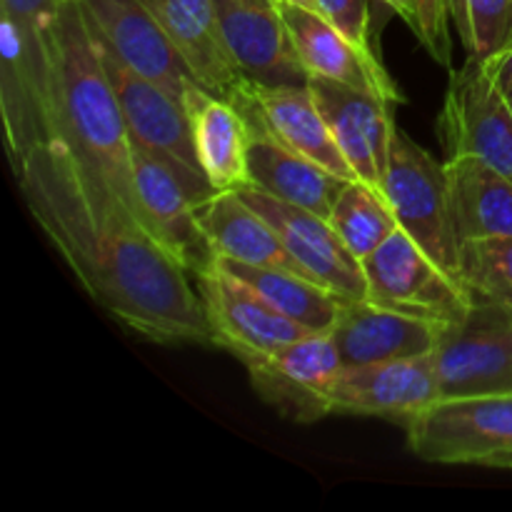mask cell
Instances as JSON below:
<instances>
[{
    "instance_id": "cell-1",
    "label": "cell",
    "mask_w": 512,
    "mask_h": 512,
    "mask_svg": "<svg viewBox=\"0 0 512 512\" xmlns=\"http://www.w3.org/2000/svg\"><path fill=\"white\" fill-rule=\"evenodd\" d=\"M13 173L38 228L98 308L153 343L213 345L188 270L78 155L40 145Z\"/></svg>"
},
{
    "instance_id": "cell-2",
    "label": "cell",
    "mask_w": 512,
    "mask_h": 512,
    "mask_svg": "<svg viewBox=\"0 0 512 512\" xmlns=\"http://www.w3.org/2000/svg\"><path fill=\"white\" fill-rule=\"evenodd\" d=\"M55 95L60 135L95 175L138 215L133 190V143L115 90L103 68L98 38L83 3L68 0L55 25Z\"/></svg>"
},
{
    "instance_id": "cell-3",
    "label": "cell",
    "mask_w": 512,
    "mask_h": 512,
    "mask_svg": "<svg viewBox=\"0 0 512 512\" xmlns=\"http://www.w3.org/2000/svg\"><path fill=\"white\" fill-rule=\"evenodd\" d=\"M68 0H0V113L10 165L63 143L55 95V25Z\"/></svg>"
},
{
    "instance_id": "cell-4",
    "label": "cell",
    "mask_w": 512,
    "mask_h": 512,
    "mask_svg": "<svg viewBox=\"0 0 512 512\" xmlns=\"http://www.w3.org/2000/svg\"><path fill=\"white\" fill-rule=\"evenodd\" d=\"M98 50L110 85L115 90V98H118L120 110H123L130 140L143 145L148 153H153L163 163H168L178 173V178L183 180L195 203L200 205L213 198L218 190L210 185L208 175L200 165L193 140V125H190V115L185 110L183 100L175 98L170 90H165L155 80L135 73L100 38Z\"/></svg>"
},
{
    "instance_id": "cell-5",
    "label": "cell",
    "mask_w": 512,
    "mask_h": 512,
    "mask_svg": "<svg viewBox=\"0 0 512 512\" xmlns=\"http://www.w3.org/2000/svg\"><path fill=\"white\" fill-rule=\"evenodd\" d=\"M383 193L400 230L428 250L445 270L458 275L463 240L455 225L448 170L400 128L393 133Z\"/></svg>"
},
{
    "instance_id": "cell-6",
    "label": "cell",
    "mask_w": 512,
    "mask_h": 512,
    "mask_svg": "<svg viewBox=\"0 0 512 512\" xmlns=\"http://www.w3.org/2000/svg\"><path fill=\"white\" fill-rule=\"evenodd\" d=\"M405 433L425 463L512 470V393L443 398Z\"/></svg>"
},
{
    "instance_id": "cell-7",
    "label": "cell",
    "mask_w": 512,
    "mask_h": 512,
    "mask_svg": "<svg viewBox=\"0 0 512 512\" xmlns=\"http://www.w3.org/2000/svg\"><path fill=\"white\" fill-rule=\"evenodd\" d=\"M360 263L368 298L385 308L450 325L463 320L475 305L468 285L400 228Z\"/></svg>"
},
{
    "instance_id": "cell-8",
    "label": "cell",
    "mask_w": 512,
    "mask_h": 512,
    "mask_svg": "<svg viewBox=\"0 0 512 512\" xmlns=\"http://www.w3.org/2000/svg\"><path fill=\"white\" fill-rule=\"evenodd\" d=\"M433 360L443 398L512 393V310L475 298L463 320L443 325Z\"/></svg>"
},
{
    "instance_id": "cell-9",
    "label": "cell",
    "mask_w": 512,
    "mask_h": 512,
    "mask_svg": "<svg viewBox=\"0 0 512 512\" xmlns=\"http://www.w3.org/2000/svg\"><path fill=\"white\" fill-rule=\"evenodd\" d=\"M438 135L448 158H478L512 180V108L483 58L450 70Z\"/></svg>"
},
{
    "instance_id": "cell-10",
    "label": "cell",
    "mask_w": 512,
    "mask_h": 512,
    "mask_svg": "<svg viewBox=\"0 0 512 512\" xmlns=\"http://www.w3.org/2000/svg\"><path fill=\"white\" fill-rule=\"evenodd\" d=\"M343 368L330 333H310L245 365L255 393L295 423H315L333 415L330 390Z\"/></svg>"
},
{
    "instance_id": "cell-11",
    "label": "cell",
    "mask_w": 512,
    "mask_h": 512,
    "mask_svg": "<svg viewBox=\"0 0 512 512\" xmlns=\"http://www.w3.org/2000/svg\"><path fill=\"white\" fill-rule=\"evenodd\" d=\"M133 190L143 228L188 270L190 278L218 265V253L200 225L198 203L183 180L138 143H133Z\"/></svg>"
},
{
    "instance_id": "cell-12",
    "label": "cell",
    "mask_w": 512,
    "mask_h": 512,
    "mask_svg": "<svg viewBox=\"0 0 512 512\" xmlns=\"http://www.w3.org/2000/svg\"><path fill=\"white\" fill-rule=\"evenodd\" d=\"M195 288L208 313L213 345L228 350L243 365L310 335V330L278 313L258 290L220 265L198 275Z\"/></svg>"
},
{
    "instance_id": "cell-13",
    "label": "cell",
    "mask_w": 512,
    "mask_h": 512,
    "mask_svg": "<svg viewBox=\"0 0 512 512\" xmlns=\"http://www.w3.org/2000/svg\"><path fill=\"white\" fill-rule=\"evenodd\" d=\"M238 195L273 225L288 253L310 280L343 300L368 298L363 263L345 248L328 218L273 198L250 183L240 185Z\"/></svg>"
},
{
    "instance_id": "cell-14",
    "label": "cell",
    "mask_w": 512,
    "mask_h": 512,
    "mask_svg": "<svg viewBox=\"0 0 512 512\" xmlns=\"http://www.w3.org/2000/svg\"><path fill=\"white\" fill-rule=\"evenodd\" d=\"M443 400L433 353L343 368L330 390L333 415L385 418L405 428Z\"/></svg>"
},
{
    "instance_id": "cell-15",
    "label": "cell",
    "mask_w": 512,
    "mask_h": 512,
    "mask_svg": "<svg viewBox=\"0 0 512 512\" xmlns=\"http://www.w3.org/2000/svg\"><path fill=\"white\" fill-rule=\"evenodd\" d=\"M80 3L95 35L135 73L155 80L180 100L198 88L200 80L195 78L158 18L140 0H80Z\"/></svg>"
},
{
    "instance_id": "cell-16",
    "label": "cell",
    "mask_w": 512,
    "mask_h": 512,
    "mask_svg": "<svg viewBox=\"0 0 512 512\" xmlns=\"http://www.w3.org/2000/svg\"><path fill=\"white\" fill-rule=\"evenodd\" d=\"M308 85L355 178L383 190L390 145L398 128L393 120L395 103L335 80L310 78Z\"/></svg>"
},
{
    "instance_id": "cell-17",
    "label": "cell",
    "mask_w": 512,
    "mask_h": 512,
    "mask_svg": "<svg viewBox=\"0 0 512 512\" xmlns=\"http://www.w3.org/2000/svg\"><path fill=\"white\" fill-rule=\"evenodd\" d=\"M220 35L245 80L305 85L308 70L290 40L280 0H215Z\"/></svg>"
},
{
    "instance_id": "cell-18",
    "label": "cell",
    "mask_w": 512,
    "mask_h": 512,
    "mask_svg": "<svg viewBox=\"0 0 512 512\" xmlns=\"http://www.w3.org/2000/svg\"><path fill=\"white\" fill-rule=\"evenodd\" d=\"M245 120L273 135L285 148L313 158L333 173L353 180L348 160L340 153L310 85H265L245 80L233 100Z\"/></svg>"
},
{
    "instance_id": "cell-19",
    "label": "cell",
    "mask_w": 512,
    "mask_h": 512,
    "mask_svg": "<svg viewBox=\"0 0 512 512\" xmlns=\"http://www.w3.org/2000/svg\"><path fill=\"white\" fill-rule=\"evenodd\" d=\"M280 8H283L295 53L310 78H325L370 90V93L388 98L390 103L403 100L398 85L390 78L373 48L355 43L315 8L283 3V0H280Z\"/></svg>"
},
{
    "instance_id": "cell-20",
    "label": "cell",
    "mask_w": 512,
    "mask_h": 512,
    "mask_svg": "<svg viewBox=\"0 0 512 512\" xmlns=\"http://www.w3.org/2000/svg\"><path fill=\"white\" fill-rule=\"evenodd\" d=\"M443 325L418 315L400 313L370 298L343 300L333 335L345 368L415 358L433 353Z\"/></svg>"
},
{
    "instance_id": "cell-21",
    "label": "cell",
    "mask_w": 512,
    "mask_h": 512,
    "mask_svg": "<svg viewBox=\"0 0 512 512\" xmlns=\"http://www.w3.org/2000/svg\"><path fill=\"white\" fill-rule=\"evenodd\" d=\"M158 18L203 88L235 100L245 78L223 43L215 0H140Z\"/></svg>"
},
{
    "instance_id": "cell-22",
    "label": "cell",
    "mask_w": 512,
    "mask_h": 512,
    "mask_svg": "<svg viewBox=\"0 0 512 512\" xmlns=\"http://www.w3.org/2000/svg\"><path fill=\"white\" fill-rule=\"evenodd\" d=\"M248 128V183L273 198L330 218V210L350 178L285 148L258 125L248 123Z\"/></svg>"
},
{
    "instance_id": "cell-23",
    "label": "cell",
    "mask_w": 512,
    "mask_h": 512,
    "mask_svg": "<svg viewBox=\"0 0 512 512\" xmlns=\"http://www.w3.org/2000/svg\"><path fill=\"white\" fill-rule=\"evenodd\" d=\"M200 165L215 190H238L248 183L250 128L238 105L198 85L185 95Z\"/></svg>"
},
{
    "instance_id": "cell-24",
    "label": "cell",
    "mask_w": 512,
    "mask_h": 512,
    "mask_svg": "<svg viewBox=\"0 0 512 512\" xmlns=\"http://www.w3.org/2000/svg\"><path fill=\"white\" fill-rule=\"evenodd\" d=\"M198 218L218 258L303 273L273 225L250 208L238 190H220L200 203Z\"/></svg>"
},
{
    "instance_id": "cell-25",
    "label": "cell",
    "mask_w": 512,
    "mask_h": 512,
    "mask_svg": "<svg viewBox=\"0 0 512 512\" xmlns=\"http://www.w3.org/2000/svg\"><path fill=\"white\" fill-rule=\"evenodd\" d=\"M460 240L512 238V180L478 158H448Z\"/></svg>"
},
{
    "instance_id": "cell-26",
    "label": "cell",
    "mask_w": 512,
    "mask_h": 512,
    "mask_svg": "<svg viewBox=\"0 0 512 512\" xmlns=\"http://www.w3.org/2000/svg\"><path fill=\"white\" fill-rule=\"evenodd\" d=\"M218 265L233 273L235 278L245 280L278 313L303 325L310 333H330L340 308H343V298H338L303 273L283 268H260V265H245L228 258H218Z\"/></svg>"
},
{
    "instance_id": "cell-27",
    "label": "cell",
    "mask_w": 512,
    "mask_h": 512,
    "mask_svg": "<svg viewBox=\"0 0 512 512\" xmlns=\"http://www.w3.org/2000/svg\"><path fill=\"white\" fill-rule=\"evenodd\" d=\"M328 220L358 260L368 258L400 228L383 190L358 178L348 180Z\"/></svg>"
},
{
    "instance_id": "cell-28",
    "label": "cell",
    "mask_w": 512,
    "mask_h": 512,
    "mask_svg": "<svg viewBox=\"0 0 512 512\" xmlns=\"http://www.w3.org/2000/svg\"><path fill=\"white\" fill-rule=\"evenodd\" d=\"M458 275L475 298L512 310V238L465 240Z\"/></svg>"
},
{
    "instance_id": "cell-29",
    "label": "cell",
    "mask_w": 512,
    "mask_h": 512,
    "mask_svg": "<svg viewBox=\"0 0 512 512\" xmlns=\"http://www.w3.org/2000/svg\"><path fill=\"white\" fill-rule=\"evenodd\" d=\"M448 8L473 58H488L512 38V0H448Z\"/></svg>"
},
{
    "instance_id": "cell-30",
    "label": "cell",
    "mask_w": 512,
    "mask_h": 512,
    "mask_svg": "<svg viewBox=\"0 0 512 512\" xmlns=\"http://www.w3.org/2000/svg\"><path fill=\"white\" fill-rule=\"evenodd\" d=\"M408 23L425 53L443 68L453 70V38H450L448 0H383Z\"/></svg>"
},
{
    "instance_id": "cell-31",
    "label": "cell",
    "mask_w": 512,
    "mask_h": 512,
    "mask_svg": "<svg viewBox=\"0 0 512 512\" xmlns=\"http://www.w3.org/2000/svg\"><path fill=\"white\" fill-rule=\"evenodd\" d=\"M315 10L355 43L370 45V0H313Z\"/></svg>"
},
{
    "instance_id": "cell-32",
    "label": "cell",
    "mask_w": 512,
    "mask_h": 512,
    "mask_svg": "<svg viewBox=\"0 0 512 512\" xmlns=\"http://www.w3.org/2000/svg\"><path fill=\"white\" fill-rule=\"evenodd\" d=\"M483 63L485 68H488L493 83L500 88V93L508 100H512V38L503 45V48L495 50L493 55L483 58Z\"/></svg>"
},
{
    "instance_id": "cell-33",
    "label": "cell",
    "mask_w": 512,
    "mask_h": 512,
    "mask_svg": "<svg viewBox=\"0 0 512 512\" xmlns=\"http://www.w3.org/2000/svg\"><path fill=\"white\" fill-rule=\"evenodd\" d=\"M283 3H295V5H305V8H315L313 0H283Z\"/></svg>"
},
{
    "instance_id": "cell-34",
    "label": "cell",
    "mask_w": 512,
    "mask_h": 512,
    "mask_svg": "<svg viewBox=\"0 0 512 512\" xmlns=\"http://www.w3.org/2000/svg\"><path fill=\"white\" fill-rule=\"evenodd\" d=\"M510 108H512V100H510Z\"/></svg>"
}]
</instances>
